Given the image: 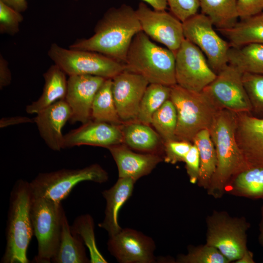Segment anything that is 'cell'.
I'll return each mask as SVG.
<instances>
[{
    "instance_id": "obj_1",
    "label": "cell",
    "mask_w": 263,
    "mask_h": 263,
    "mask_svg": "<svg viewBox=\"0 0 263 263\" xmlns=\"http://www.w3.org/2000/svg\"><path fill=\"white\" fill-rule=\"evenodd\" d=\"M141 31L135 10L123 4L108 9L96 23L93 35L76 40L69 48L96 52L124 64L133 38Z\"/></svg>"
},
{
    "instance_id": "obj_2",
    "label": "cell",
    "mask_w": 263,
    "mask_h": 263,
    "mask_svg": "<svg viewBox=\"0 0 263 263\" xmlns=\"http://www.w3.org/2000/svg\"><path fill=\"white\" fill-rule=\"evenodd\" d=\"M236 113L220 110L209 129L217 155L216 169L207 188L208 193L221 196L230 179L250 168L236 140Z\"/></svg>"
},
{
    "instance_id": "obj_3",
    "label": "cell",
    "mask_w": 263,
    "mask_h": 263,
    "mask_svg": "<svg viewBox=\"0 0 263 263\" xmlns=\"http://www.w3.org/2000/svg\"><path fill=\"white\" fill-rule=\"evenodd\" d=\"M32 193L30 183L19 179L10 193L2 263H29L27 251L34 231L31 218Z\"/></svg>"
},
{
    "instance_id": "obj_4",
    "label": "cell",
    "mask_w": 263,
    "mask_h": 263,
    "mask_svg": "<svg viewBox=\"0 0 263 263\" xmlns=\"http://www.w3.org/2000/svg\"><path fill=\"white\" fill-rule=\"evenodd\" d=\"M124 65L125 70L143 76L150 84H176L175 53L153 42L143 31L133 38Z\"/></svg>"
},
{
    "instance_id": "obj_5",
    "label": "cell",
    "mask_w": 263,
    "mask_h": 263,
    "mask_svg": "<svg viewBox=\"0 0 263 263\" xmlns=\"http://www.w3.org/2000/svg\"><path fill=\"white\" fill-rule=\"evenodd\" d=\"M169 99L177 112L175 137L178 140L192 143L197 133L209 129L221 110L203 91L191 92L177 84L170 87Z\"/></svg>"
},
{
    "instance_id": "obj_6",
    "label": "cell",
    "mask_w": 263,
    "mask_h": 263,
    "mask_svg": "<svg viewBox=\"0 0 263 263\" xmlns=\"http://www.w3.org/2000/svg\"><path fill=\"white\" fill-rule=\"evenodd\" d=\"M65 214L61 203L32 195L31 218L38 242V253L34 263H51L59 246Z\"/></svg>"
},
{
    "instance_id": "obj_7",
    "label": "cell",
    "mask_w": 263,
    "mask_h": 263,
    "mask_svg": "<svg viewBox=\"0 0 263 263\" xmlns=\"http://www.w3.org/2000/svg\"><path fill=\"white\" fill-rule=\"evenodd\" d=\"M108 179V172L99 164H94L82 169L39 173L29 183L33 196L61 203L78 184L83 181L102 184Z\"/></svg>"
},
{
    "instance_id": "obj_8",
    "label": "cell",
    "mask_w": 263,
    "mask_h": 263,
    "mask_svg": "<svg viewBox=\"0 0 263 263\" xmlns=\"http://www.w3.org/2000/svg\"><path fill=\"white\" fill-rule=\"evenodd\" d=\"M48 56L69 76L92 75L113 79L125 70L124 63L102 54L63 48L52 44Z\"/></svg>"
},
{
    "instance_id": "obj_9",
    "label": "cell",
    "mask_w": 263,
    "mask_h": 263,
    "mask_svg": "<svg viewBox=\"0 0 263 263\" xmlns=\"http://www.w3.org/2000/svg\"><path fill=\"white\" fill-rule=\"evenodd\" d=\"M206 244L218 249L230 262L240 259L247 250L244 218H235L225 212L214 211L207 220Z\"/></svg>"
},
{
    "instance_id": "obj_10",
    "label": "cell",
    "mask_w": 263,
    "mask_h": 263,
    "mask_svg": "<svg viewBox=\"0 0 263 263\" xmlns=\"http://www.w3.org/2000/svg\"><path fill=\"white\" fill-rule=\"evenodd\" d=\"M183 26L185 38L202 51L216 74L228 64L231 46L215 32L208 17L197 13L183 22Z\"/></svg>"
},
{
    "instance_id": "obj_11",
    "label": "cell",
    "mask_w": 263,
    "mask_h": 263,
    "mask_svg": "<svg viewBox=\"0 0 263 263\" xmlns=\"http://www.w3.org/2000/svg\"><path fill=\"white\" fill-rule=\"evenodd\" d=\"M175 55V78L181 87L201 92L216 78L205 55L195 44L185 38Z\"/></svg>"
},
{
    "instance_id": "obj_12",
    "label": "cell",
    "mask_w": 263,
    "mask_h": 263,
    "mask_svg": "<svg viewBox=\"0 0 263 263\" xmlns=\"http://www.w3.org/2000/svg\"><path fill=\"white\" fill-rule=\"evenodd\" d=\"M239 70L228 64L202 91L221 109L235 113H251L252 107Z\"/></svg>"
},
{
    "instance_id": "obj_13",
    "label": "cell",
    "mask_w": 263,
    "mask_h": 263,
    "mask_svg": "<svg viewBox=\"0 0 263 263\" xmlns=\"http://www.w3.org/2000/svg\"><path fill=\"white\" fill-rule=\"evenodd\" d=\"M135 11L142 31L175 53L185 38L183 22L171 13L151 9L144 2Z\"/></svg>"
},
{
    "instance_id": "obj_14",
    "label": "cell",
    "mask_w": 263,
    "mask_h": 263,
    "mask_svg": "<svg viewBox=\"0 0 263 263\" xmlns=\"http://www.w3.org/2000/svg\"><path fill=\"white\" fill-rule=\"evenodd\" d=\"M108 250L121 263H152L156 262L155 244L151 238L129 228L122 229L109 237Z\"/></svg>"
},
{
    "instance_id": "obj_15",
    "label": "cell",
    "mask_w": 263,
    "mask_h": 263,
    "mask_svg": "<svg viewBox=\"0 0 263 263\" xmlns=\"http://www.w3.org/2000/svg\"><path fill=\"white\" fill-rule=\"evenodd\" d=\"M143 76L127 70L112 79V91L123 123L136 120L140 104L149 84Z\"/></svg>"
},
{
    "instance_id": "obj_16",
    "label": "cell",
    "mask_w": 263,
    "mask_h": 263,
    "mask_svg": "<svg viewBox=\"0 0 263 263\" xmlns=\"http://www.w3.org/2000/svg\"><path fill=\"white\" fill-rule=\"evenodd\" d=\"M106 79L92 75L69 76L65 100L71 110V123L84 124L92 119L94 98Z\"/></svg>"
},
{
    "instance_id": "obj_17",
    "label": "cell",
    "mask_w": 263,
    "mask_h": 263,
    "mask_svg": "<svg viewBox=\"0 0 263 263\" xmlns=\"http://www.w3.org/2000/svg\"><path fill=\"white\" fill-rule=\"evenodd\" d=\"M122 143L120 125L91 119L64 135L63 149L82 145L107 149Z\"/></svg>"
},
{
    "instance_id": "obj_18",
    "label": "cell",
    "mask_w": 263,
    "mask_h": 263,
    "mask_svg": "<svg viewBox=\"0 0 263 263\" xmlns=\"http://www.w3.org/2000/svg\"><path fill=\"white\" fill-rule=\"evenodd\" d=\"M236 137L250 168L263 167V118L237 113Z\"/></svg>"
},
{
    "instance_id": "obj_19",
    "label": "cell",
    "mask_w": 263,
    "mask_h": 263,
    "mask_svg": "<svg viewBox=\"0 0 263 263\" xmlns=\"http://www.w3.org/2000/svg\"><path fill=\"white\" fill-rule=\"evenodd\" d=\"M36 114L34 123L46 145L56 151L63 149L62 129L71 117V110L66 100H58Z\"/></svg>"
},
{
    "instance_id": "obj_20",
    "label": "cell",
    "mask_w": 263,
    "mask_h": 263,
    "mask_svg": "<svg viewBox=\"0 0 263 263\" xmlns=\"http://www.w3.org/2000/svg\"><path fill=\"white\" fill-rule=\"evenodd\" d=\"M114 160L119 178H129L136 181L149 174L163 160L156 153H139L122 143L107 148Z\"/></svg>"
},
{
    "instance_id": "obj_21",
    "label": "cell",
    "mask_w": 263,
    "mask_h": 263,
    "mask_svg": "<svg viewBox=\"0 0 263 263\" xmlns=\"http://www.w3.org/2000/svg\"><path fill=\"white\" fill-rule=\"evenodd\" d=\"M135 182L131 178L118 177L113 186L102 192L106 206L104 218L98 226L104 229L109 237L117 234L122 229L118 224L119 212L132 196Z\"/></svg>"
},
{
    "instance_id": "obj_22",
    "label": "cell",
    "mask_w": 263,
    "mask_h": 263,
    "mask_svg": "<svg viewBox=\"0 0 263 263\" xmlns=\"http://www.w3.org/2000/svg\"><path fill=\"white\" fill-rule=\"evenodd\" d=\"M66 74L57 65H52L43 74L44 84L42 94L26 106L28 114H37L56 101L65 99L67 91Z\"/></svg>"
},
{
    "instance_id": "obj_23",
    "label": "cell",
    "mask_w": 263,
    "mask_h": 263,
    "mask_svg": "<svg viewBox=\"0 0 263 263\" xmlns=\"http://www.w3.org/2000/svg\"><path fill=\"white\" fill-rule=\"evenodd\" d=\"M120 128L124 143L130 148L147 153H158L157 150L162 139L150 125L135 120L123 123Z\"/></svg>"
},
{
    "instance_id": "obj_24",
    "label": "cell",
    "mask_w": 263,
    "mask_h": 263,
    "mask_svg": "<svg viewBox=\"0 0 263 263\" xmlns=\"http://www.w3.org/2000/svg\"><path fill=\"white\" fill-rule=\"evenodd\" d=\"M218 30L227 38L231 47L252 43L263 44V11L241 19L230 28Z\"/></svg>"
},
{
    "instance_id": "obj_25",
    "label": "cell",
    "mask_w": 263,
    "mask_h": 263,
    "mask_svg": "<svg viewBox=\"0 0 263 263\" xmlns=\"http://www.w3.org/2000/svg\"><path fill=\"white\" fill-rule=\"evenodd\" d=\"M85 244L79 236L73 234L66 214L58 249L51 260L53 263H90L86 253Z\"/></svg>"
},
{
    "instance_id": "obj_26",
    "label": "cell",
    "mask_w": 263,
    "mask_h": 263,
    "mask_svg": "<svg viewBox=\"0 0 263 263\" xmlns=\"http://www.w3.org/2000/svg\"><path fill=\"white\" fill-rule=\"evenodd\" d=\"M192 143L197 148L200 156L198 185L207 189L215 172L217 163L216 152L209 130H203L197 133Z\"/></svg>"
},
{
    "instance_id": "obj_27",
    "label": "cell",
    "mask_w": 263,
    "mask_h": 263,
    "mask_svg": "<svg viewBox=\"0 0 263 263\" xmlns=\"http://www.w3.org/2000/svg\"><path fill=\"white\" fill-rule=\"evenodd\" d=\"M228 63L243 73L263 74V44L252 43L240 47H230Z\"/></svg>"
},
{
    "instance_id": "obj_28",
    "label": "cell",
    "mask_w": 263,
    "mask_h": 263,
    "mask_svg": "<svg viewBox=\"0 0 263 263\" xmlns=\"http://www.w3.org/2000/svg\"><path fill=\"white\" fill-rule=\"evenodd\" d=\"M201 13L211 20L218 30L233 27L239 18L237 0H199Z\"/></svg>"
},
{
    "instance_id": "obj_29",
    "label": "cell",
    "mask_w": 263,
    "mask_h": 263,
    "mask_svg": "<svg viewBox=\"0 0 263 263\" xmlns=\"http://www.w3.org/2000/svg\"><path fill=\"white\" fill-rule=\"evenodd\" d=\"M92 119L121 125V121L115 106L112 91V79H106L94 98Z\"/></svg>"
},
{
    "instance_id": "obj_30",
    "label": "cell",
    "mask_w": 263,
    "mask_h": 263,
    "mask_svg": "<svg viewBox=\"0 0 263 263\" xmlns=\"http://www.w3.org/2000/svg\"><path fill=\"white\" fill-rule=\"evenodd\" d=\"M170 87L149 84L141 99L136 121L150 125L154 113L169 99Z\"/></svg>"
},
{
    "instance_id": "obj_31",
    "label": "cell",
    "mask_w": 263,
    "mask_h": 263,
    "mask_svg": "<svg viewBox=\"0 0 263 263\" xmlns=\"http://www.w3.org/2000/svg\"><path fill=\"white\" fill-rule=\"evenodd\" d=\"M231 191L252 199H263V167H252L234 177Z\"/></svg>"
},
{
    "instance_id": "obj_32",
    "label": "cell",
    "mask_w": 263,
    "mask_h": 263,
    "mask_svg": "<svg viewBox=\"0 0 263 263\" xmlns=\"http://www.w3.org/2000/svg\"><path fill=\"white\" fill-rule=\"evenodd\" d=\"M93 217L88 214L76 217L71 230L73 234L78 235L88 247L91 263H107L108 261L99 251L96 244Z\"/></svg>"
},
{
    "instance_id": "obj_33",
    "label": "cell",
    "mask_w": 263,
    "mask_h": 263,
    "mask_svg": "<svg viewBox=\"0 0 263 263\" xmlns=\"http://www.w3.org/2000/svg\"><path fill=\"white\" fill-rule=\"evenodd\" d=\"M177 122L176 108L169 99L154 113L150 124L164 142L176 140L175 132Z\"/></svg>"
},
{
    "instance_id": "obj_34",
    "label": "cell",
    "mask_w": 263,
    "mask_h": 263,
    "mask_svg": "<svg viewBox=\"0 0 263 263\" xmlns=\"http://www.w3.org/2000/svg\"><path fill=\"white\" fill-rule=\"evenodd\" d=\"M243 82L251 105V113L263 118V74L244 73Z\"/></svg>"
},
{
    "instance_id": "obj_35",
    "label": "cell",
    "mask_w": 263,
    "mask_h": 263,
    "mask_svg": "<svg viewBox=\"0 0 263 263\" xmlns=\"http://www.w3.org/2000/svg\"><path fill=\"white\" fill-rule=\"evenodd\" d=\"M178 263H228L229 261L216 248L206 244L190 247L187 254H181Z\"/></svg>"
},
{
    "instance_id": "obj_36",
    "label": "cell",
    "mask_w": 263,
    "mask_h": 263,
    "mask_svg": "<svg viewBox=\"0 0 263 263\" xmlns=\"http://www.w3.org/2000/svg\"><path fill=\"white\" fill-rule=\"evenodd\" d=\"M23 17L21 12L0 0V33L13 36L19 30Z\"/></svg>"
},
{
    "instance_id": "obj_37",
    "label": "cell",
    "mask_w": 263,
    "mask_h": 263,
    "mask_svg": "<svg viewBox=\"0 0 263 263\" xmlns=\"http://www.w3.org/2000/svg\"><path fill=\"white\" fill-rule=\"evenodd\" d=\"M193 143L183 140H170L164 142L163 160L165 162L175 164L182 162Z\"/></svg>"
},
{
    "instance_id": "obj_38",
    "label": "cell",
    "mask_w": 263,
    "mask_h": 263,
    "mask_svg": "<svg viewBox=\"0 0 263 263\" xmlns=\"http://www.w3.org/2000/svg\"><path fill=\"white\" fill-rule=\"evenodd\" d=\"M170 13L184 22L197 14L200 8L199 0H166Z\"/></svg>"
},
{
    "instance_id": "obj_39",
    "label": "cell",
    "mask_w": 263,
    "mask_h": 263,
    "mask_svg": "<svg viewBox=\"0 0 263 263\" xmlns=\"http://www.w3.org/2000/svg\"><path fill=\"white\" fill-rule=\"evenodd\" d=\"M184 162L189 182L191 184H196L199 177L200 160L199 151L194 144L187 154Z\"/></svg>"
},
{
    "instance_id": "obj_40",
    "label": "cell",
    "mask_w": 263,
    "mask_h": 263,
    "mask_svg": "<svg viewBox=\"0 0 263 263\" xmlns=\"http://www.w3.org/2000/svg\"><path fill=\"white\" fill-rule=\"evenodd\" d=\"M237 14L244 19L263 11V0H237Z\"/></svg>"
},
{
    "instance_id": "obj_41",
    "label": "cell",
    "mask_w": 263,
    "mask_h": 263,
    "mask_svg": "<svg viewBox=\"0 0 263 263\" xmlns=\"http://www.w3.org/2000/svg\"><path fill=\"white\" fill-rule=\"evenodd\" d=\"M12 81V75L8 61L0 54V89L9 85Z\"/></svg>"
},
{
    "instance_id": "obj_42",
    "label": "cell",
    "mask_w": 263,
    "mask_h": 263,
    "mask_svg": "<svg viewBox=\"0 0 263 263\" xmlns=\"http://www.w3.org/2000/svg\"><path fill=\"white\" fill-rule=\"evenodd\" d=\"M27 123H34V118L23 116L3 117L0 120V127L3 128L9 126Z\"/></svg>"
},
{
    "instance_id": "obj_43",
    "label": "cell",
    "mask_w": 263,
    "mask_h": 263,
    "mask_svg": "<svg viewBox=\"0 0 263 263\" xmlns=\"http://www.w3.org/2000/svg\"><path fill=\"white\" fill-rule=\"evenodd\" d=\"M19 12L25 11L28 8L27 0H0ZM77 1L78 0H72Z\"/></svg>"
},
{
    "instance_id": "obj_44",
    "label": "cell",
    "mask_w": 263,
    "mask_h": 263,
    "mask_svg": "<svg viewBox=\"0 0 263 263\" xmlns=\"http://www.w3.org/2000/svg\"><path fill=\"white\" fill-rule=\"evenodd\" d=\"M151 6L152 9L157 10H165L167 8L166 0H142Z\"/></svg>"
},
{
    "instance_id": "obj_45",
    "label": "cell",
    "mask_w": 263,
    "mask_h": 263,
    "mask_svg": "<svg viewBox=\"0 0 263 263\" xmlns=\"http://www.w3.org/2000/svg\"><path fill=\"white\" fill-rule=\"evenodd\" d=\"M235 263H254L253 253L248 249L245 252L243 256L237 260Z\"/></svg>"
},
{
    "instance_id": "obj_46",
    "label": "cell",
    "mask_w": 263,
    "mask_h": 263,
    "mask_svg": "<svg viewBox=\"0 0 263 263\" xmlns=\"http://www.w3.org/2000/svg\"><path fill=\"white\" fill-rule=\"evenodd\" d=\"M261 220L260 224V236L259 240L260 243L263 245V205L261 207Z\"/></svg>"
}]
</instances>
